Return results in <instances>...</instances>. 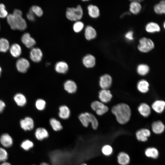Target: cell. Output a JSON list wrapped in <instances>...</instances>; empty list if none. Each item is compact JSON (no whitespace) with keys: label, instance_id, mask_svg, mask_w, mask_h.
I'll use <instances>...</instances> for the list:
<instances>
[{"label":"cell","instance_id":"obj_52","mask_svg":"<svg viewBox=\"0 0 165 165\" xmlns=\"http://www.w3.org/2000/svg\"></svg>","mask_w":165,"mask_h":165},{"label":"cell","instance_id":"obj_24","mask_svg":"<svg viewBox=\"0 0 165 165\" xmlns=\"http://www.w3.org/2000/svg\"><path fill=\"white\" fill-rule=\"evenodd\" d=\"M55 69V71L59 73L65 74L68 70V66L66 62L60 61L56 64Z\"/></svg>","mask_w":165,"mask_h":165},{"label":"cell","instance_id":"obj_16","mask_svg":"<svg viewBox=\"0 0 165 165\" xmlns=\"http://www.w3.org/2000/svg\"><path fill=\"white\" fill-rule=\"evenodd\" d=\"M98 97L101 102L104 103L109 102L112 96L108 89H102L99 92Z\"/></svg>","mask_w":165,"mask_h":165},{"label":"cell","instance_id":"obj_15","mask_svg":"<svg viewBox=\"0 0 165 165\" xmlns=\"http://www.w3.org/2000/svg\"><path fill=\"white\" fill-rule=\"evenodd\" d=\"M21 40L22 43L28 48L33 47L36 44L35 39L28 33H25L23 35Z\"/></svg>","mask_w":165,"mask_h":165},{"label":"cell","instance_id":"obj_29","mask_svg":"<svg viewBox=\"0 0 165 165\" xmlns=\"http://www.w3.org/2000/svg\"><path fill=\"white\" fill-rule=\"evenodd\" d=\"M145 153L147 157L154 159H157L159 155L158 150L154 147H150L147 148L145 150Z\"/></svg>","mask_w":165,"mask_h":165},{"label":"cell","instance_id":"obj_46","mask_svg":"<svg viewBox=\"0 0 165 165\" xmlns=\"http://www.w3.org/2000/svg\"><path fill=\"white\" fill-rule=\"evenodd\" d=\"M13 14L16 16H22V13L20 10L18 9H15Z\"/></svg>","mask_w":165,"mask_h":165},{"label":"cell","instance_id":"obj_26","mask_svg":"<svg viewBox=\"0 0 165 165\" xmlns=\"http://www.w3.org/2000/svg\"><path fill=\"white\" fill-rule=\"evenodd\" d=\"M36 138L39 141H42L49 136V133L47 130L43 127H39L35 131Z\"/></svg>","mask_w":165,"mask_h":165},{"label":"cell","instance_id":"obj_27","mask_svg":"<svg viewBox=\"0 0 165 165\" xmlns=\"http://www.w3.org/2000/svg\"><path fill=\"white\" fill-rule=\"evenodd\" d=\"M70 115V111L68 107L65 105L60 106L59 108L58 116L63 119H68Z\"/></svg>","mask_w":165,"mask_h":165},{"label":"cell","instance_id":"obj_14","mask_svg":"<svg viewBox=\"0 0 165 165\" xmlns=\"http://www.w3.org/2000/svg\"><path fill=\"white\" fill-rule=\"evenodd\" d=\"M82 62L86 67L88 68H92L96 65V59L93 55L87 54L83 58Z\"/></svg>","mask_w":165,"mask_h":165},{"label":"cell","instance_id":"obj_9","mask_svg":"<svg viewBox=\"0 0 165 165\" xmlns=\"http://www.w3.org/2000/svg\"><path fill=\"white\" fill-rule=\"evenodd\" d=\"M20 125L21 128L25 131L32 130L34 127L33 120L29 116L21 119L20 121Z\"/></svg>","mask_w":165,"mask_h":165},{"label":"cell","instance_id":"obj_49","mask_svg":"<svg viewBox=\"0 0 165 165\" xmlns=\"http://www.w3.org/2000/svg\"><path fill=\"white\" fill-rule=\"evenodd\" d=\"M2 72V69L1 67L0 66V76Z\"/></svg>","mask_w":165,"mask_h":165},{"label":"cell","instance_id":"obj_22","mask_svg":"<svg viewBox=\"0 0 165 165\" xmlns=\"http://www.w3.org/2000/svg\"><path fill=\"white\" fill-rule=\"evenodd\" d=\"M64 87L65 90L70 94L75 93L77 89L76 83L73 81L71 80L66 81L64 83Z\"/></svg>","mask_w":165,"mask_h":165},{"label":"cell","instance_id":"obj_17","mask_svg":"<svg viewBox=\"0 0 165 165\" xmlns=\"http://www.w3.org/2000/svg\"><path fill=\"white\" fill-rule=\"evenodd\" d=\"M152 131L156 134L162 133L165 130V125L161 120H158L153 122L151 125Z\"/></svg>","mask_w":165,"mask_h":165},{"label":"cell","instance_id":"obj_42","mask_svg":"<svg viewBox=\"0 0 165 165\" xmlns=\"http://www.w3.org/2000/svg\"><path fill=\"white\" fill-rule=\"evenodd\" d=\"M8 15L7 11L6 9L5 5L2 3L0 4V17L4 18Z\"/></svg>","mask_w":165,"mask_h":165},{"label":"cell","instance_id":"obj_53","mask_svg":"<svg viewBox=\"0 0 165 165\" xmlns=\"http://www.w3.org/2000/svg\"></svg>","mask_w":165,"mask_h":165},{"label":"cell","instance_id":"obj_7","mask_svg":"<svg viewBox=\"0 0 165 165\" xmlns=\"http://www.w3.org/2000/svg\"><path fill=\"white\" fill-rule=\"evenodd\" d=\"M30 66L28 60L24 58L18 59L16 63V67L17 71L21 73L26 72Z\"/></svg>","mask_w":165,"mask_h":165},{"label":"cell","instance_id":"obj_5","mask_svg":"<svg viewBox=\"0 0 165 165\" xmlns=\"http://www.w3.org/2000/svg\"><path fill=\"white\" fill-rule=\"evenodd\" d=\"M154 47L153 41L149 38L143 37L140 38L137 46V49L140 52L148 53Z\"/></svg>","mask_w":165,"mask_h":165},{"label":"cell","instance_id":"obj_43","mask_svg":"<svg viewBox=\"0 0 165 165\" xmlns=\"http://www.w3.org/2000/svg\"><path fill=\"white\" fill-rule=\"evenodd\" d=\"M134 33L133 31L129 30L125 34V38L128 41H133L134 39Z\"/></svg>","mask_w":165,"mask_h":165},{"label":"cell","instance_id":"obj_37","mask_svg":"<svg viewBox=\"0 0 165 165\" xmlns=\"http://www.w3.org/2000/svg\"><path fill=\"white\" fill-rule=\"evenodd\" d=\"M29 10L34 15L38 16H41L43 14V12L42 8L37 6H33L30 8Z\"/></svg>","mask_w":165,"mask_h":165},{"label":"cell","instance_id":"obj_6","mask_svg":"<svg viewBox=\"0 0 165 165\" xmlns=\"http://www.w3.org/2000/svg\"><path fill=\"white\" fill-rule=\"evenodd\" d=\"M92 109L96 114L99 116H101L108 110V107L101 101H96L92 102L91 104Z\"/></svg>","mask_w":165,"mask_h":165},{"label":"cell","instance_id":"obj_2","mask_svg":"<svg viewBox=\"0 0 165 165\" xmlns=\"http://www.w3.org/2000/svg\"><path fill=\"white\" fill-rule=\"evenodd\" d=\"M7 20L12 29L23 31L27 28L26 21L22 16H16L13 14H10L7 16Z\"/></svg>","mask_w":165,"mask_h":165},{"label":"cell","instance_id":"obj_1","mask_svg":"<svg viewBox=\"0 0 165 165\" xmlns=\"http://www.w3.org/2000/svg\"><path fill=\"white\" fill-rule=\"evenodd\" d=\"M112 112L115 116L117 121L121 124L127 123L131 116L130 108L127 104L124 103L114 105L112 109Z\"/></svg>","mask_w":165,"mask_h":165},{"label":"cell","instance_id":"obj_11","mask_svg":"<svg viewBox=\"0 0 165 165\" xmlns=\"http://www.w3.org/2000/svg\"><path fill=\"white\" fill-rule=\"evenodd\" d=\"M43 53L42 50L38 48H32L30 52V57L34 62L38 63L41 61Z\"/></svg>","mask_w":165,"mask_h":165},{"label":"cell","instance_id":"obj_31","mask_svg":"<svg viewBox=\"0 0 165 165\" xmlns=\"http://www.w3.org/2000/svg\"><path fill=\"white\" fill-rule=\"evenodd\" d=\"M145 29L148 32L153 33L156 31H160V28L157 23L150 22L146 25Z\"/></svg>","mask_w":165,"mask_h":165},{"label":"cell","instance_id":"obj_48","mask_svg":"<svg viewBox=\"0 0 165 165\" xmlns=\"http://www.w3.org/2000/svg\"><path fill=\"white\" fill-rule=\"evenodd\" d=\"M40 165H50L46 163L43 162L41 163Z\"/></svg>","mask_w":165,"mask_h":165},{"label":"cell","instance_id":"obj_47","mask_svg":"<svg viewBox=\"0 0 165 165\" xmlns=\"http://www.w3.org/2000/svg\"><path fill=\"white\" fill-rule=\"evenodd\" d=\"M0 165H11L9 162L6 161L2 162Z\"/></svg>","mask_w":165,"mask_h":165},{"label":"cell","instance_id":"obj_20","mask_svg":"<svg viewBox=\"0 0 165 165\" xmlns=\"http://www.w3.org/2000/svg\"><path fill=\"white\" fill-rule=\"evenodd\" d=\"M151 110L150 107L145 103H141L138 107V112L144 117H148L150 115Z\"/></svg>","mask_w":165,"mask_h":165},{"label":"cell","instance_id":"obj_45","mask_svg":"<svg viewBox=\"0 0 165 165\" xmlns=\"http://www.w3.org/2000/svg\"><path fill=\"white\" fill-rule=\"evenodd\" d=\"M6 105L5 102L3 101L0 99V113L3 112L5 108Z\"/></svg>","mask_w":165,"mask_h":165},{"label":"cell","instance_id":"obj_34","mask_svg":"<svg viewBox=\"0 0 165 165\" xmlns=\"http://www.w3.org/2000/svg\"><path fill=\"white\" fill-rule=\"evenodd\" d=\"M155 12L157 14L165 13V0L161 1L154 7Z\"/></svg>","mask_w":165,"mask_h":165},{"label":"cell","instance_id":"obj_35","mask_svg":"<svg viewBox=\"0 0 165 165\" xmlns=\"http://www.w3.org/2000/svg\"><path fill=\"white\" fill-rule=\"evenodd\" d=\"M9 43L8 40L4 38H0V52H6L9 49Z\"/></svg>","mask_w":165,"mask_h":165},{"label":"cell","instance_id":"obj_13","mask_svg":"<svg viewBox=\"0 0 165 165\" xmlns=\"http://www.w3.org/2000/svg\"><path fill=\"white\" fill-rule=\"evenodd\" d=\"M142 0H131L129 4V12L134 15L139 14L142 9V6L140 3Z\"/></svg>","mask_w":165,"mask_h":165},{"label":"cell","instance_id":"obj_44","mask_svg":"<svg viewBox=\"0 0 165 165\" xmlns=\"http://www.w3.org/2000/svg\"><path fill=\"white\" fill-rule=\"evenodd\" d=\"M27 17L28 19L31 21H34L35 19V15L30 10L27 14Z\"/></svg>","mask_w":165,"mask_h":165},{"label":"cell","instance_id":"obj_39","mask_svg":"<svg viewBox=\"0 0 165 165\" xmlns=\"http://www.w3.org/2000/svg\"><path fill=\"white\" fill-rule=\"evenodd\" d=\"M46 102L42 99H37L35 102V106L36 108L38 110L42 111L46 107Z\"/></svg>","mask_w":165,"mask_h":165},{"label":"cell","instance_id":"obj_12","mask_svg":"<svg viewBox=\"0 0 165 165\" xmlns=\"http://www.w3.org/2000/svg\"><path fill=\"white\" fill-rule=\"evenodd\" d=\"M151 108L157 113L160 114L165 110V101L162 100H156L152 104Z\"/></svg>","mask_w":165,"mask_h":165},{"label":"cell","instance_id":"obj_51","mask_svg":"<svg viewBox=\"0 0 165 165\" xmlns=\"http://www.w3.org/2000/svg\"><path fill=\"white\" fill-rule=\"evenodd\" d=\"M164 28L165 29V22L164 24Z\"/></svg>","mask_w":165,"mask_h":165},{"label":"cell","instance_id":"obj_30","mask_svg":"<svg viewBox=\"0 0 165 165\" xmlns=\"http://www.w3.org/2000/svg\"><path fill=\"white\" fill-rule=\"evenodd\" d=\"M21 48L17 43L12 44L10 48V52L11 55L14 57H19L21 53Z\"/></svg>","mask_w":165,"mask_h":165},{"label":"cell","instance_id":"obj_32","mask_svg":"<svg viewBox=\"0 0 165 165\" xmlns=\"http://www.w3.org/2000/svg\"><path fill=\"white\" fill-rule=\"evenodd\" d=\"M150 68L146 64H139L137 67V71L138 74L141 76H145L149 72Z\"/></svg>","mask_w":165,"mask_h":165},{"label":"cell","instance_id":"obj_38","mask_svg":"<svg viewBox=\"0 0 165 165\" xmlns=\"http://www.w3.org/2000/svg\"><path fill=\"white\" fill-rule=\"evenodd\" d=\"M84 24L82 21H76L73 25V29L76 33H79L81 31L84 27Z\"/></svg>","mask_w":165,"mask_h":165},{"label":"cell","instance_id":"obj_41","mask_svg":"<svg viewBox=\"0 0 165 165\" xmlns=\"http://www.w3.org/2000/svg\"><path fill=\"white\" fill-rule=\"evenodd\" d=\"M8 158L7 151L4 148H0V162L2 163L6 161Z\"/></svg>","mask_w":165,"mask_h":165},{"label":"cell","instance_id":"obj_4","mask_svg":"<svg viewBox=\"0 0 165 165\" xmlns=\"http://www.w3.org/2000/svg\"><path fill=\"white\" fill-rule=\"evenodd\" d=\"M83 11L81 6L78 5L76 8H68L66 11V16L69 20L77 21L82 18Z\"/></svg>","mask_w":165,"mask_h":165},{"label":"cell","instance_id":"obj_23","mask_svg":"<svg viewBox=\"0 0 165 165\" xmlns=\"http://www.w3.org/2000/svg\"><path fill=\"white\" fill-rule=\"evenodd\" d=\"M149 84L148 82L145 79L139 80L137 84L138 90L142 93H146L149 90Z\"/></svg>","mask_w":165,"mask_h":165},{"label":"cell","instance_id":"obj_3","mask_svg":"<svg viewBox=\"0 0 165 165\" xmlns=\"http://www.w3.org/2000/svg\"><path fill=\"white\" fill-rule=\"evenodd\" d=\"M79 118L82 124L85 127H87L90 123L93 129L96 130L98 128V120L96 117L91 113L87 112L82 113L79 116Z\"/></svg>","mask_w":165,"mask_h":165},{"label":"cell","instance_id":"obj_50","mask_svg":"<svg viewBox=\"0 0 165 165\" xmlns=\"http://www.w3.org/2000/svg\"><path fill=\"white\" fill-rule=\"evenodd\" d=\"M81 165H87L85 163H82Z\"/></svg>","mask_w":165,"mask_h":165},{"label":"cell","instance_id":"obj_25","mask_svg":"<svg viewBox=\"0 0 165 165\" xmlns=\"http://www.w3.org/2000/svg\"><path fill=\"white\" fill-rule=\"evenodd\" d=\"M13 99L16 105L20 107H23L26 104L27 100L25 96L21 93L15 94Z\"/></svg>","mask_w":165,"mask_h":165},{"label":"cell","instance_id":"obj_40","mask_svg":"<svg viewBox=\"0 0 165 165\" xmlns=\"http://www.w3.org/2000/svg\"><path fill=\"white\" fill-rule=\"evenodd\" d=\"M102 153L106 156H109L113 152V148L111 146L108 145H104L101 148Z\"/></svg>","mask_w":165,"mask_h":165},{"label":"cell","instance_id":"obj_10","mask_svg":"<svg viewBox=\"0 0 165 165\" xmlns=\"http://www.w3.org/2000/svg\"><path fill=\"white\" fill-rule=\"evenodd\" d=\"M151 134V132L147 128H142L137 131L136 136L137 139L139 141L145 142Z\"/></svg>","mask_w":165,"mask_h":165},{"label":"cell","instance_id":"obj_28","mask_svg":"<svg viewBox=\"0 0 165 165\" xmlns=\"http://www.w3.org/2000/svg\"><path fill=\"white\" fill-rule=\"evenodd\" d=\"M117 161L120 165H127L130 162V157L126 153L121 152L117 156Z\"/></svg>","mask_w":165,"mask_h":165},{"label":"cell","instance_id":"obj_8","mask_svg":"<svg viewBox=\"0 0 165 165\" xmlns=\"http://www.w3.org/2000/svg\"><path fill=\"white\" fill-rule=\"evenodd\" d=\"M112 83V79L108 74H105L101 76L99 84L102 89H108L111 86Z\"/></svg>","mask_w":165,"mask_h":165},{"label":"cell","instance_id":"obj_21","mask_svg":"<svg viewBox=\"0 0 165 165\" xmlns=\"http://www.w3.org/2000/svg\"><path fill=\"white\" fill-rule=\"evenodd\" d=\"M88 14L90 17L94 19L98 18L100 15L99 7L96 5L90 4L87 7Z\"/></svg>","mask_w":165,"mask_h":165},{"label":"cell","instance_id":"obj_33","mask_svg":"<svg viewBox=\"0 0 165 165\" xmlns=\"http://www.w3.org/2000/svg\"><path fill=\"white\" fill-rule=\"evenodd\" d=\"M50 123L52 129L55 131L61 130L63 127L60 122L55 118H51L50 120Z\"/></svg>","mask_w":165,"mask_h":165},{"label":"cell","instance_id":"obj_18","mask_svg":"<svg viewBox=\"0 0 165 165\" xmlns=\"http://www.w3.org/2000/svg\"><path fill=\"white\" fill-rule=\"evenodd\" d=\"M97 33L96 29L90 25L87 26L84 31V35L86 39L88 41L95 38Z\"/></svg>","mask_w":165,"mask_h":165},{"label":"cell","instance_id":"obj_19","mask_svg":"<svg viewBox=\"0 0 165 165\" xmlns=\"http://www.w3.org/2000/svg\"><path fill=\"white\" fill-rule=\"evenodd\" d=\"M13 142L12 138L7 133L3 134L0 137V143L5 147H11L13 144Z\"/></svg>","mask_w":165,"mask_h":165},{"label":"cell","instance_id":"obj_36","mask_svg":"<svg viewBox=\"0 0 165 165\" xmlns=\"http://www.w3.org/2000/svg\"><path fill=\"white\" fill-rule=\"evenodd\" d=\"M34 146L33 143L31 141L27 139L23 141L20 145L22 148L25 151H28Z\"/></svg>","mask_w":165,"mask_h":165}]
</instances>
